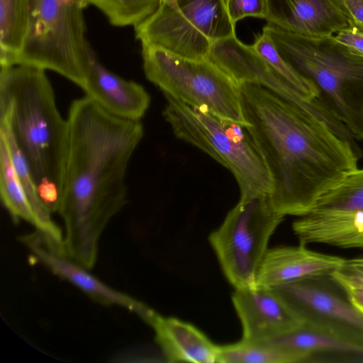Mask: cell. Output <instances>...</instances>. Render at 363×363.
<instances>
[{"label":"cell","mask_w":363,"mask_h":363,"mask_svg":"<svg viewBox=\"0 0 363 363\" xmlns=\"http://www.w3.org/2000/svg\"><path fill=\"white\" fill-rule=\"evenodd\" d=\"M241 86L246 128L269 173L274 209L308 213L318 198L358 168L361 152L333 116L255 84Z\"/></svg>","instance_id":"obj_1"},{"label":"cell","mask_w":363,"mask_h":363,"mask_svg":"<svg viewBox=\"0 0 363 363\" xmlns=\"http://www.w3.org/2000/svg\"><path fill=\"white\" fill-rule=\"evenodd\" d=\"M67 121L57 208L62 251L89 270L102 232L126 203V172L144 130L140 121L112 115L86 96L72 101Z\"/></svg>","instance_id":"obj_2"},{"label":"cell","mask_w":363,"mask_h":363,"mask_svg":"<svg viewBox=\"0 0 363 363\" xmlns=\"http://www.w3.org/2000/svg\"><path fill=\"white\" fill-rule=\"evenodd\" d=\"M46 70L15 64L1 67L0 128L15 142L51 213L57 211L67 138Z\"/></svg>","instance_id":"obj_3"},{"label":"cell","mask_w":363,"mask_h":363,"mask_svg":"<svg viewBox=\"0 0 363 363\" xmlns=\"http://www.w3.org/2000/svg\"><path fill=\"white\" fill-rule=\"evenodd\" d=\"M284 60L316 87L318 101L363 140V58L333 35L308 38L267 24L262 28Z\"/></svg>","instance_id":"obj_4"},{"label":"cell","mask_w":363,"mask_h":363,"mask_svg":"<svg viewBox=\"0 0 363 363\" xmlns=\"http://www.w3.org/2000/svg\"><path fill=\"white\" fill-rule=\"evenodd\" d=\"M164 96L163 116L174 135L227 168L238 182L240 199L269 194V173L245 126Z\"/></svg>","instance_id":"obj_5"},{"label":"cell","mask_w":363,"mask_h":363,"mask_svg":"<svg viewBox=\"0 0 363 363\" xmlns=\"http://www.w3.org/2000/svg\"><path fill=\"white\" fill-rule=\"evenodd\" d=\"M141 47L145 77L164 94L223 120L247 125L240 84L208 57L190 59L150 44L141 43Z\"/></svg>","instance_id":"obj_6"},{"label":"cell","mask_w":363,"mask_h":363,"mask_svg":"<svg viewBox=\"0 0 363 363\" xmlns=\"http://www.w3.org/2000/svg\"><path fill=\"white\" fill-rule=\"evenodd\" d=\"M84 0H32L27 38L16 64L58 73L82 87L91 49Z\"/></svg>","instance_id":"obj_7"},{"label":"cell","mask_w":363,"mask_h":363,"mask_svg":"<svg viewBox=\"0 0 363 363\" xmlns=\"http://www.w3.org/2000/svg\"><path fill=\"white\" fill-rule=\"evenodd\" d=\"M141 43L190 58L208 57L213 44L235 34L224 0H176L134 27Z\"/></svg>","instance_id":"obj_8"},{"label":"cell","mask_w":363,"mask_h":363,"mask_svg":"<svg viewBox=\"0 0 363 363\" xmlns=\"http://www.w3.org/2000/svg\"><path fill=\"white\" fill-rule=\"evenodd\" d=\"M284 216L272 206L269 194L239 202L208 237L228 281L240 289L256 285V277L269 239Z\"/></svg>","instance_id":"obj_9"},{"label":"cell","mask_w":363,"mask_h":363,"mask_svg":"<svg viewBox=\"0 0 363 363\" xmlns=\"http://www.w3.org/2000/svg\"><path fill=\"white\" fill-rule=\"evenodd\" d=\"M232 301L242 327V340L263 342L296 330L306 319L274 289H235Z\"/></svg>","instance_id":"obj_10"},{"label":"cell","mask_w":363,"mask_h":363,"mask_svg":"<svg viewBox=\"0 0 363 363\" xmlns=\"http://www.w3.org/2000/svg\"><path fill=\"white\" fill-rule=\"evenodd\" d=\"M33 255L54 274L77 287L92 299L104 305L123 307L140 316L145 322L155 311L133 297L118 291L93 276L50 241L43 234L35 233L21 238Z\"/></svg>","instance_id":"obj_11"},{"label":"cell","mask_w":363,"mask_h":363,"mask_svg":"<svg viewBox=\"0 0 363 363\" xmlns=\"http://www.w3.org/2000/svg\"><path fill=\"white\" fill-rule=\"evenodd\" d=\"M81 88L105 111L127 120L140 121L150 103V95L141 84L108 69L92 49Z\"/></svg>","instance_id":"obj_12"},{"label":"cell","mask_w":363,"mask_h":363,"mask_svg":"<svg viewBox=\"0 0 363 363\" xmlns=\"http://www.w3.org/2000/svg\"><path fill=\"white\" fill-rule=\"evenodd\" d=\"M240 84L261 85L282 98L302 104L306 97L280 77L255 51L236 35L215 42L208 57Z\"/></svg>","instance_id":"obj_13"},{"label":"cell","mask_w":363,"mask_h":363,"mask_svg":"<svg viewBox=\"0 0 363 363\" xmlns=\"http://www.w3.org/2000/svg\"><path fill=\"white\" fill-rule=\"evenodd\" d=\"M267 24L308 38H328L350 23L334 0H267Z\"/></svg>","instance_id":"obj_14"},{"label":"cell","mask_w":363,"mask_h":363,"mask_svg":"<svg viewBox=\"0 0 363 363\" xmlns=\"http://www.w3.org/2000/svg\"><path fill=\"white\" fill-rule=\"evenodd\" d=\"M345 259L297 246L268 249L258 269L256 285L274 287L279 285L328 275L339 269Z\"/></svg>","instance_id":"obj_15"},{"label":"cell","mask_w":363,"mask_h":363,"mask_svg":"<svg viewBox=\"0 0 363 363\" xmlns=\"http://www.w3.org/2000/svg\"><path fill=\"white\" fill-rule=\"evenodd\" d=\"M313 279L274 287L305 319L316 317L363 335V314L347 300L315 284Z\"/></svg>","instance_id":"obj_16"},{"label":"cell","mask_w":363,"mask_h":363,"mask_svg":"<svg viewBox=\"0 0 363 363\" xmlns=\"http://www.w3.org/2000/svg\"><path fill=\"white\" fill-rule=\"evenodd\" d=\"M263 342L312 357L315 353L363 356L362 334L316 317H307L296 330Z\"/></svg>","instance_id":"obj_17"},{"label":"cell","mask_w":363,"mask_h":363,"mask_svg":"<svg viewBox=\"0 0 363 363\" xmlns=\"http://www.w3.org/2000/svg\"><path fill=\"white\" fill-rule=\"evenodd\" d=\"M169 362H218V345L190 323L156 313L147 323Z\"/></svg>","instance_id":"obj_18"},{"label":"cell","mask_w":363,"mask_h":363,"mask_svg":"<svg viewBox=\"0 0 363 363\" xmlns=\"http://www.w3.org/2000/svg\"><path fill=\"white\" fill-rule=\"evenodd\" d=\"M300 243H320L363 249V210L354 212L311 211L293 223Z\"/></svg>","instance_id":"obj_19"},{"label":"cell","mask_w":363,"mask_h":363,"mask_svg":"<svg viewBox=\"0 0 363 363\" xmlns=\"http://www.w3.org/2000/svg\"><path fill=\"white\" fill-rule=\"evenodd\" d=\"M32 0H0V64L15 65L29 30Z\"/></svg>","instance_id":"obj_20"},{"label":"cell","mask_w":363,"mask_h":363,"mask_svg":"<svg viewBox=\"0 0 363 363\" xmlns=\"http://www.w3.org/2000/svg\"><path fill=\"white\" fill-rule=\"evenodd\" d=\"M0 194L2 203L15 222L34 225V216L16 171L4 133L0 130Z\"/></svg>","instance_id":"obj_21"},{"label":"cell","mask_w":363,"mask_h":363,"mask_svg":"<svg viewBox=\"0 0 363 363\" xmlns=\"http://www.w3.org/2000/svg\"><path fill=\"white\" fill-rule=\"evenodd\" d=\"M218 363H298L308 360L310 354L284 350L265 342H240L218 345Z\"/></svg>","instance_id":"obj_22"},{"label":"cell","mask_w":363,"mask_h":363,"mask_svg":"<svg viewBox=\"0 0 363 363\" xmlns=\"http://www.w3.org/2000/svg\"><path fill=\"white\" fill-rule=\"evenodd\" d=\"M363 210V169H356L322 194L311 211L354 212Z\"/></svg>","instance_id":"obj_23"},{"label":"cell","mask_w":363,"mask_h":363,"mask_svg":"<svg viewBox=\"0 0 363 363\" xmlns=\"http://www.w3.org/2000/svg\"><path fill=\"white\" fill-rule=\"evenodd\" d=\"M251 45L280 77L301 95L310 100L318 98V92L315 86L284 60L267 33L262 31L261 34L255 35V42Z\"/></svg>","instance_id":"obj_24"},{"label":"cell","mask_w":363,"mask_h":363,"mask_svg":"<svg viewBox=\"0 0 363 363\" xmlns=\"http://www.w3.org/2000/svg\"><path fill=\"white\" fill-rule=\"evenodd\" d=\"M99 10L116 27L133 28L152 15L160 0H84Z\"/></svg>","instance_id":"obj_25"},{"label":"cell","mask_w":363,"mask_h":363,"mask_svg":"<svg viewBox=\"0 0 363 363\" xmlns=\"http://www.w3.org/2000/svg\"><path fill=\"white\" fill-rule=\"evenodd\" d=\"M228 14L236 26L246 17L266 19L268 15L267 0H224Z\"/></svg>","instance_id":"obj_26"},{"label":"cell","mask_w":363,"mask_h":363,"mask_svg":"<svg viewBox=\"0 0 363 363\" xmlns=\"http://www.w3.org/2000/svg\"><path fill=\"white\" fill-rule=\"evenodd\" d=\"M329 277L342 288H363V257L345 259L342 265Z\"/></svg>","instance_id":"obj_27"},{"label":"cell","mask_w":363,"mask_h":363,"mask_svg":"<svg viewBox=\"0 0 363 363\" xmlns=\"http://www.w3.org/2000/svg\"><path fill=\"white\" fill-rule=\"evenodd\" d=\"M333 38L351 53L363 58L362 30L350 25L348 28L335 34Z\"/></svg>","instance_id":"obj_28"},{"label":"cell","mask_w":363,"mask_h":363,"mask_svg":"<svg viewBox=\"0 0 363 363\" xmlns=\"http://www.w3.org/2000/svg\"><path fill=\"white\" fill-rule=\"evenodd\" d=\"M350 25L363 30V0H334Z\"/></svg>","instance_id":"obj_29"},{"label":"cell","mask_w":363,"mask_h":363,"mask_svg":"<svg viewBox=\"0 0 363 363\" xmlns=\"http://www.w3.org/2000/svg\"><path fill=\"white\" fill-rule=\"evenodd\" d=\"M342 289L350 303L363 314V288L346 286Z\"/></svg>","instance_id":"obj_30"},{"label":"cell","mask_w":363,"mask_h":363,"mask_svg":"<svg viewBox=\"0 0 363 363\" xmlns=\"http://www.w3.org/2000/svg\"><path fill=\"white\" fill-rule=\"evenodd\" d=\"M161 3L174 4L176 0H160Z\"/></svg>","instance_id":"obj_31"}]
</instances>
